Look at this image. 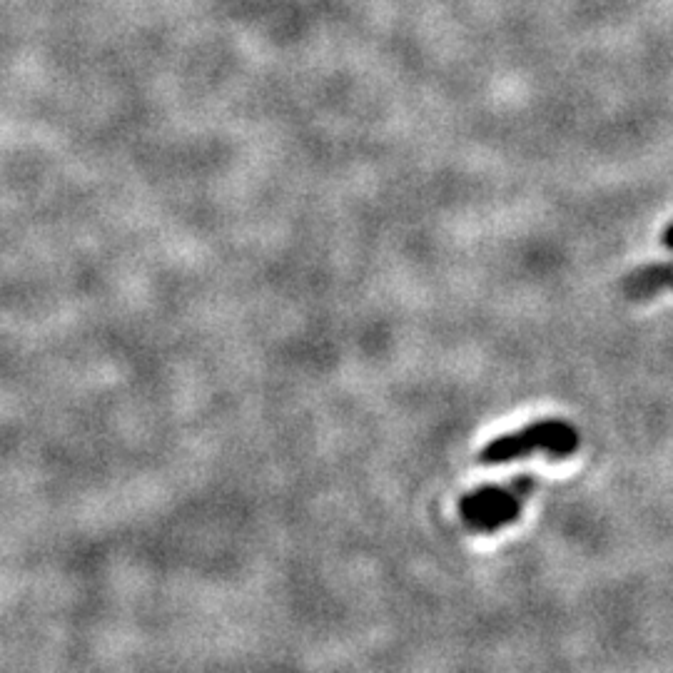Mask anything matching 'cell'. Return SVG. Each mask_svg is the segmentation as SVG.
I'll return each instance as SVG.
<instances>
[{
  "mask_svg": "<svg viewBox=\"0 0 673 673\" xmlns=\"http://www.w3.org/2000/svg\"><path fill=\"white\" fill-rule=\"evenodd\" d=\"M659 290H673V262L641 267V270L631 272L624 282V292L631 300H646Z\"/></svg>",
  "mask_w": 673,
  "mask_h": 673,
  "instance_id": "obj_3",
  "label": "cell"
},
{
  "mask_svg": "<svg viewBox=\"0 0 673 673\" xmlns=\"http://www.w3.org/2000/svg\"><path fill=\"white\" fill-rule=\"evenodd\" d=\"M661 240H664V245L669 247V250L673 252V222H671L669 227H666V230H664V237H661Z\"/></svg>",
  "mask_w": 673,
  "mask_h": 673,
  "instance_id": "obj_4",
  "label": "cell"
},
{
  "mask_svg": "<svg viewBox=\"0 0 673 673\" xmlns=\"http://www.w3.org/2000/svg\"><path fill=\"white\" fill-rule=\"evenodd\" d=\"M536 489V479L516 477L504 487H479L459 499V516L464 526L477 534H489L519 519V511Z\"/></svg>",
  "mask_w": 673,
  "mask_h": 673,
  "instance_id": "obj_2",
  "label": "cell"
},
{
  "mask_svg": "<svg viewBox=\"0 0 673 673\" xmlns=\"http://www.w3.org/2000/svg\"><path fill=\"white\" fill-rule=\"evenodd\" d=\"M546 452L551 459H566L579 449V429L561 419L534 422L519 432H509L494 439L479 454L482 464H509L516 459L531 457L534 452Z\"/></svg>",
  "mask_w": 673,
  "mask_h": 673,
  "instance_id": "obj_1",
  "label": "cell"
}]
</instances>
